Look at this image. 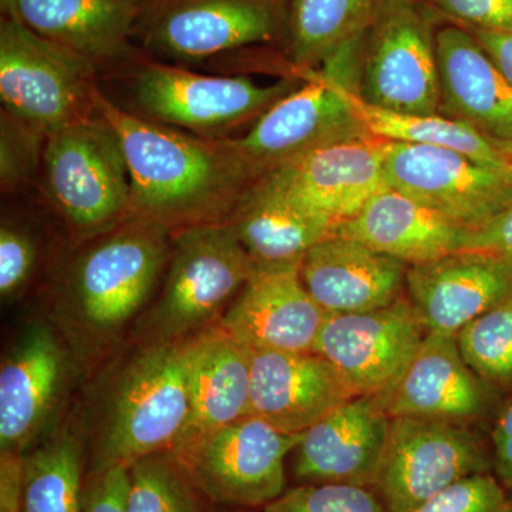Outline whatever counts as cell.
Returning a JSON list of instances; mask_svg holds the SVG:
<instances>
[{
  "instance_id": "6da1fadb",
  "label": "cell",
  "mask_w": 512,
  "mask_h": 512,
  "mask_svg": "<svg viewBox=\"0 0 512 512\" xmlns=\"http://www.w3.org/2000/svg\"><path fill=\"white\" fill-rule=\"evenodd\" d=\"M96 111L117 131L131 183V218L171 231L227 222L266 174L229 143L121 109L99 89Z\"/></svg>"
},
{
  "instance_id": "7a4b0ae2",
  "label": "cell",
  "mask_w": 512,
  "mask_h": 512,
  "mask_svg": "<svg viewBox=\"0 0 512 512\" xmlns=\"http://www.w3.org/2000/svg\"><path fill=\"white\" fill-rule=\"evenodd\" d=\"M57 285L52 320L77 362H93L136 322L170 261L173 231L130 218L86 241Z\"/></svg>"
},
{
  "instance_id": "3957f363",
  "label": "cell",
  "mask_w": 512,
  "mask_h": 512,
  "mask_svg": "<svg viewBox=\"0 0 512 512\" xmlns=\"http://www.w3.org/2000/svg\"><path fill=\"white\" fill-rule=\"evenodd\" d=\"M133 343L103 375L93 396L84 443L90 473L130 468L170 451L190 412V367L195 340Z\"/></svg>"
},
{
  "instance_id": "277c9868",
  "label": "cell",
  "mask_w": 512,
  "mask_h": 512,
  "mask_svg": "<svg viewBox=\"0 0 512 512\" xmlns=\"http://www.w3.org/2000/svg\"><path fill=\"white\" fill-rule=\"evenodd\" d=\"M255 262L228 222L173 232L161 291L130 329L133 343H170L218 325Z\"/></svg>"
},
{
  "instance_id": "5b68a950",
  "label": "cell",
  "mask_w": 512,
  "mask_h": 512,
  "mask_svg": "<svg viewBox=\"0 0 512 512\" xmlns=\"http://www.w3.org/2000/svg\"><path fill=\"white\" fill-rule=\"evenodd\" d=\"M43 191L74 238L89 241L131 218V183L117 131L99 113L53 131Z\"/></svg>"
},
{
  "instance_id": "8992f818",
  "label": "cell",
  "mask_w": 512,
  "mask_h": 512,
  "mask_svg": "<svg viewBox=\"0 0 512 512\" xmlns=\"http://www.w3.org/2000/svg\"><path fill=\"white\" fill-rule=\"evenodd\" d=\"M0 22L3 110L49 136L96 113L97 67L26 26L8 9Z\"/></svg>"
},
{
  "instance_id": "52a82bcc",
  "label": "cell",
  "mask_w": 512,
  "mask_h": 512,
  "mask_svg": "<svg viewBox=\"0 0 512 512\" xmlns=\"http://www.w3.org/2000/svg\"><path fill=\"white\" fill-rule=\"evenodd\" d=\"M296 80L259 84L244 76H212L146 63L134 74L133 100L138 116L204 138H228L229 131L258 120Z\"/></svg>"
},
{
  "instance_id": "ba28073f",
  "label": "cell",
  "mask_w": 512,
  "mask_h": 512,
  "mask_svg": "<svg viewBox=\"0 0 512 512\" xmlns=\"http://www.w3.org/2000/svg\"><path fill=\"white\" fill-rule=\"evenodd\" d=\"M357 96L400 114H440L436 33L416 0H382L367 29Z\"/></svg>"
},
{
  "instance_id": "9c48e42d",
  "label": "cell",
  "mask_w": 512,
  "mask_h": 512,
  "mask_svg": "<svg viewBox=\"0 0 512 512\" xmlns=\"http://www.w3.org/2000/svg\"><path fill=\"white\" fill-rule=\"evenodd\" d=\"M493 473V453L468 424L394 417L373 490L390 512H412L447 487Z\"/></svg>"
},
{
  "instance_id": "30bf717a",
  "label": "cell",
  "mask_w": 512,
  "mask_h": 512,
  "mask_svg": "<svg viewBox=\"0 0 512 512\" xmlns=\"http://www.w3.org/2000/svg\"><path fill=\"white\" fill-rule=\"evenodd\" d=\"M301 434L248 414L175 458L214 507L264 510L288 490L286 461Z\"/></svg>"
},
{
  "instance_id": "8fae6325",
  "label": "cell",
  "mask_w": 512,
  "mask_h": 512,
  "mask_svg": "<svg viewBox=\"0 0 512 512\" xmlns=\"http://www.w3.org/2000/svg\"><path fill=\"white\" fill-rule=\"evenodd\" d=\"M74 362L52 320H36L19 333L0 366V454L23 456L49 436Z\"/></svg>"
},
{
  "instance_id": "7c38bea8",
  "label": "cell",
  "mask_w": 512,
  "mask_h": 512,
  "mask_svg": "<svg viewBox=\"0 0 512 512\" xmlns=\"http://www.w3.org/2000/svg\"><path fill=\"white\" fill-rule=\"evenodd\" d=\"M289 0H150L144 45L175 62H200L286 33Z\"/></svg>"
},
{
  "instance_id": "4fadbf2b",
  "label": "cell",
  "mask_w": 512,
  "mask_h": 512,
  "mask_svg": "<svg viewBox=\"0 0 512 512\" xmlns=\"http://www.w3.org/2000/svg\"><path fill=\"white\" fill-rule=\"evenodd\" d=\"M383 168L390 188L467 229L512 204L507 175L448 148L386 141Z\"/></svg>"
},
{
  "instance_id": "5bb4252c",
  "label": "cell",
  "mask_w": 512,
  "mask_h": 512,
  "mask_svg": "<svg viewBox=\"0 0 512 512\" xmlns=\"http://www.w3.org/2000/svg\"><path fill=\"white\" fill-rule=\"evenodd\" d=\"M350 90L328 73H311L308 82L265 111L245 136L228 137L229 143L268 173L316 148L370 136Z\"/></svg>"
},
{
  "instance_id": "9a60e30c",
  "label": "cell",
  "mask_w": 512,
  "mask_h": 512,
  "mask_svg": "<svg viewBox=\"0 0 512 512\" xmlns=\"http://www.w3.org/2000/svg\"><path fill=\"white\" fill-rule=\"evenodd\" d=\"M426 333L403 296L376 311L329 313L313 352L328 360L355 396H377L399 379Z\"/></svg>"
},
{
  "instance_id": "2e32d148",
  "label": "cell",
  "mask_w": 512,
  "mask_h": 512,
  "mask_svg": "<svg viewBox=\"0 0 512 512\" xmlns=\"http://www.w3.org/2000/svg\"><path fill=\"white\" fill-rule=\"evenodd\" d=\"M384 146L373 136L339 141L272 168L262 180L298 210L339 225L386 187Z\"/></svg>"
},
{
  "instance_id": "e0dca14e",
  "label": "cell",
  "mask_w": 512,
  "mask_h": 512,
  "mask_svg": "<svg viewBox=\"0 0 512 512\" xmlns=\"http://www.w3.org/2000/svg\"><path fill=\"white\" fill-rule=\"evenodd\" d=\"M503 393L467 365L457 336L427 332L402 375L377 394L384 412L470 424L497 414Z\"/></svg>"
},
{
  "instance_id": "ac0fdd59",
  "label": "cell",
  "mask_w": 512,
  "mask_h": 512,
  "mask_svg": "<svg viewBox=\"0 0 512 512\" xmlns=\"http://www.w3.org/2000/svg\"><path fill=\"white\" fill-rule=\"evenodd\" d=\"M301 264H255L218 325L249 350L313 352L329 313L303 285Z\"/></svg>"
},
{
  "instance_id": "d6986e66",
  "label": "cell",
  "mask_w": 512,
  "mask_h": 512,
  "mask_svg": "<svg viewBox=\"0 0 512 512\" xmlns=\"http://www.w3.org/2000/svg\"><path fill=\"white\" fill-rule=\"evenodd\" d=\"M389 416L376 396H356L316 421L292 451L298 484H352L373 490L387 440Z\"/></svg>"
},
{
  "instance_id": "ffe728a7",
  "label": "cell",
  "mask_w": 512,
  "mask_h": 512,
  "mask_svg": "<svg viewBox=\"0 0 512 512\" xmlns=\"http://www.w3.org/2000/svg\"><path fill=\"white\" fill-rule=\"evenodd\" d=\"M406 292L427 332L457 336L512 296V264L481 252H454L410 265Z\"/></svg>"
},
{
  "instance_id": "44dd1931",
  "label": "cell",
  "mask_w": 512,
  "mask_h": 512,
  "mask_svg": "<svg viewBox=\"0 0 512 512\" xmlns=\"http://www.w3.org/2000/svg\"><path fill=\"white\" fill-rule=\"evenodd\" d=\"M353 397L318 353L251 350L249 414L275 429L301 434Z\"/></svg>"
},
{
  "instance_id": "7402d4cb",
  "label": "cell",
  "mask_w": 512,
  "mask_h": 512,
  "mask_svg": "<svg viewBox=\"0 0 512 512\" xmlns=\"http://www.w3.org/2000/svg\"><path fill=\"white\" fill-rule=\"evenodd\" d=\"M407 266L356 239L332 235L303 256V285L330 315L386 308L403 298Z\"/></svg>"
},
{
  "instance_id": "603a6c76",
  "label": "cell",
  "mask_w": 512,
  "mask_h": 512,
  "mask_svg": "<svg viewBox=\"0 0 512 512\" xmlns=\"http://www.w3.org/2000/svg\"><path fill=\"white\" fill-rule=\"evenodd\" d=\"M441 116L490 140H512V84L473 33L460 25L436 32Z\"/></svg>"
},
{
  "instance_id": "cb8c5ba5",
  "label": "cell",
  "mask_w": 512,
  "mask_h": 512,
  "mask_svg": "<svg viewBox=\"0 0 512 512\" xmlns=\"http://www.w3.org/2000/svg\"><path fill=\"white\" fill-rule=\"evenodd\" d=\"M251 350L220 325L198 333L190 367V412L170 453L185 456L202 440L249 414Z\"/></svg>"
},
{
  "instance_id": "d4e9b609",
  "label": "cell",
  "mask_w": 512,
  "mask_h": 512,
  "mask_svg": "<svg viewBox=\"0 0 512 512\" xmlns=\"http://www.w3.org/2000/svg\"><path fill=\"white\" fill-rule=\"evenodd\" d=\"M467 228L389 185L335 234L356 239L407 266L463 251Z\"/></svg>"
},
{
  "instance_id": "484cf974",
  "label": "cell",
  "mask_w": 512,
  "mask_h": 512,
  "mask_svg": "<svg viewBox=\"0 0 512 512\" xmlns=\"http://www.w3.org/2000/svg\"><path fill=\"white\" fill-rule=\"evenodd\" d=\"M144 8V0H2L37 35L96 67L126 53Z\"/></svg>"
},
{
  "instance_id": "4316f807",
  "label": "cell",
  "mask_w": 512,
  "mask_h": 512,
  "mask_svg": "<svg viewBox=\"0 0 512 512\" xmlns=\"http://www.w3.org/2000/svg\"><path fill=\"white\" fill-rule=\"evenodd\" d=\"M227 222L256 265L301 264L309 249L338 227L293 207L262 178Z\"/></svg>"
},
{
  "instance_id": "83f0119b",
  "label": "cell",
  "mask_w": 512,
  "mask_h": 512,
  "mask_svg": "<svg viewBox=\"0 0 512 512\" xmlns=\"http://www.w3.org/2000/svg\"><path fill=\"white\" fill-rule=\"evenodd\" d=\"M86 444L74 426L56 430L22 456V512H82Z\"/></svg>"
},
{
  "instance_id": "f1b7e54d",
  "label": "cell",
  "mask_w": 512,
  "mask_h": 512,
  "mask_svg": "<svg viewBox=\"0 0 512 512\" xmlns=\"http://www.w3.org/2000/svg\"><path fill=\"white\" fill-rule=\"evenodd\" d=\"M382 0H289L286 37L296 66L323 63L340 47L359 39Z\"/></svg>"
},
{
  "instance_id": "f546056e",
  "label": "cell",
  "mask_w": 512,
  "mask_h": 512,
  "mask_svg": "<svg viewBox=\"0 0 512 512\" xmlns=\"http://www.w3.org/2000/svg\"><path fill=\"white\" fill-rule=\"evenodd\" d=\"M350 100L370 136L396 143L448 148L505 174L503 158L493 141L466 123L441 114H400L379 109L365 103L355 90H350Z\"/></svg>"
},
{
  "instance_id": "4dcf8cb0",
  "label": "cell",
  "mask_w": 512,
  "mask_h": 512,
  "mask_svg": "<svg viewBox=\"0 0 512 512\" xmlns=\"http://www.w3.org/2000/svg\"><path fill=\"white\" fill-rule=\"evenodd\" d=\"M211 508L170 451L141 458L130 467L127 512H210Z\"/></svg>"
},
{
  "instance_id": "1f68e13d",
  "label": "cell",
  "mask_w": 512,
  "mask_h": 512,
  "mask_svg": "<svg viewBox=\"0 0 512 512\" xmlns=\"http://www.w3.org/2000/svg\"><path fill=\"white\" fill-rule=\"evenodd\" d=\"M467 365L500 393H512V296L457 333Z\"/></svg>"
},
{
  "instance_id": "d6a6232c",
  "label": "cell",
  "mask_w": 512,
  "mask_h": 512,
  "mask_svg": "<svg viewBox=\"0 0 512 512\" xmlns=\"http://www.w3.org/2000/svg\"><path fill=\"white\" fill-rule=\"evenodd\" d=\"M46 134L16 119L0 116V183L3 191H18L40 178Z\"/></svg>"
},
{
  "instance_id": "836d02e7",
  "label": "cell",
  "mask_w": 512,
  "mask_h": 512,
  "mask_svg": "<svg viewBox=\"0 0 512 512\" xmlns=\"http://www.w3.org/2000/svg\"><path fill=\"white\" fill-rule=\"evenodd\" d=\"M264 512H390L375 490L352 484H296Z\"/></svg>"
},
{
  "instance_id": "e575fe53",
  "label": "cell",
  "mask_w": 512,
  "mask_h": 512,
  "mask_svg": "<svg viewBox=\"0 0 512 512\" xmlns=\"http://www.w3.org/2000/svg\"><path fill=\"white\" fill-rule=\"evenodd\" d=\"M412 512H512L511 495L493 473L457 481Z\"/></svg>"
},
{
  "instance_id": "d590c367",
  "label": "cell",
  "mask_w": 512,
  "mask_h": 512,
  "mask_svg": "<svg viewBox=\"0 0 512 512\" xmlns=\"http://www.w3.org/2000/svg\"><path fill=\"white\" fill-rule=\"evenodd\" d=\"M39 248L28 228L3 218L0 227V296L16 298L35 275Z\"/></svg>"
},
{
  "instance_id": "8d00e7d4",
  "label": "cell",
  "mask_w": 512,
  "mask_h": 512,
  "mask_svg": "<svg viewBox=\"0 0 512 512\" xmlns=\"http://www.w3.org/2000/svg\"><path fill=\"white\" fill-rule=\"evenodd\" d=\"M431 3L464 28L512 33V0H431Z\"/></svg>"
},
{
  "instance_id": "74e56055",
  "label": "cell",
  "mask_w": 512,
  "mask_h": 512,
  "mask_svg": "<svg viewBox=\"0 0 512 512\" xmlns=\"http://www.w3.org/2000/svg\"><path fill=\"white\" fill-rule=\"evenodd\" d=\"M130 468L90 473L84 487L82 512H127Z\"/></svg>"
},
{
  "instance_id": "f35d334b",
  "label": "cell",
  "mask_w": 512,
  "mask_h": 512,
  "mask_svg": "<svg viewBox=\"0 0 512 512\" xmlns=\"http://www.w3.org/2000/svg\"><path fill=\"white\" fill-rule=\"evenodd\" d=\"M463 251L481 252L512 264V204L483 224L468 228Z\"/></svg>"
},
{
  "instance_id": "ab89813d",
  "label": "cell",
  "mask_w": 512,
  "mask_h": 512,
  "mask_svg": "<svg viewBox=\"0 0 512 512\" xmlns=\"http://www.w3.org/2000/svg\"><path fill=\"white\" fill-rule=\"evenodd\" d=\"M493 474L512 495V393L501 403L491 430Z\"/></svg>"
},
{
  "instance_id": "60d3db41",
  "label": "cell",
  "mask_w": 512,
  "mask_h": 512,
  "mask_svg": "<svg viewBox=\"0 0 512 512\" xmlns=\"http://www.w3.org/2000/svg\"><path fill=\"white\" fill-rule=\"evenodd\" d=\"M22 456L0 454V512H22Z\"/></svg>"
},
{
  "instance_id": "b9f144b4",
  "label": "cell",
  "mask_w": 512,
  "mask_h": 512,
  "mask_svg": "<svg viewBox=\"0 0 512 512\" xmlns=\"http://www.w3.org/2000/svg\"><path fill=\"white\" fill-rule=\"evenodd\" d=\"M474 37L484 47L485 52L491 56L501 72L512 84V33L494 32V30L471 29Z\"/></svg>"
},
{
  "instance_id": "7bdbcfd3",
  "label": "cell",
  "mask_w": 512,
  "mask_h": 512,
  "mask_svg": "<svg viewBox=\"0 0 512 512\" xmlns=\"http://www.w3.org/2000/svg\"><path fill=\"white\" fill-rule=\"evenodd\" d=\"M505 165V174L512 183V140H491Z\"/></svg>"
},
{
  "instance_id": "ee69618b",
  "label": "cell",
  "mask_w": 512,
  "mask_h": 512,
  "mask_svg": "<svg viewBox=\"0 0 512 512\" xmlns=\"http://www.w3.org/2000/svg\"><path fill=\"white\" fill-rule=\"evenodd\" d=\"M210 512H249L247 510H231V508L214 507L212 505Z\"/></svg>"
},
{
  "instance_id": "f6af8a7d",
  "label": "cell",
  "mask_w": 512,
  "mask_h": 512,
  "mask_svg": "<svg viewBox=\"0 0 512 512\" xmlns=\"http://www.w3.org/2000/svg\"><path fill=\"white\" fill-rule=\"evenodd\" d=\"M511 504H512V495H511Z\"/></svg>"
}]
</instances>
